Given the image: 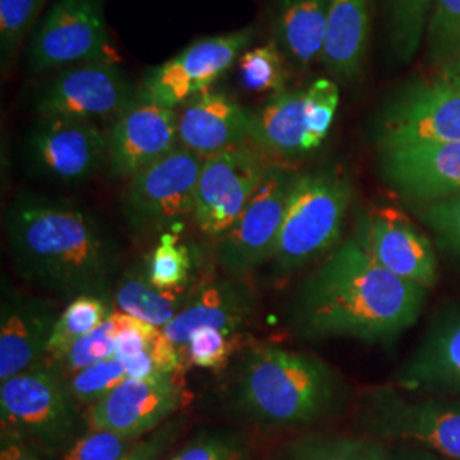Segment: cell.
<instances>
[{
	"label": "cell",
	"mask_w": 460,
	"mask_h": 460,
	"mask_svg": "<svg viewBox=\"0 0 460 460\" xmlns=\"http://www.w3.org/2000/svg\"><path fill=\"white\" fill-rule=\"evenodd\" d=\"M268 167L263 152L246 146L207 157L195 195L198 227L210 237H224L244 212Z\"/></svg>",
	"instance_id": "cell-13"
},
{
	"label": "cell",
	"mask_w": 460,
	"mask_h": 460,
	"mask_svg": "<svg viewBox=\"0 0 460 460\" xmlns=\"http://www.w3.org/2000/svg\"><path fill=\"white\" fill-rule=\"evenodd\" d=\"M363 427L380 440L423 447L447 459L460 460V397H410L394 387L365 395Z\"/></svg>",
	"instance_id": "cell-6"
},
{
	"label": "cell",
	"mask_w": 460,
	"mask_h": 460,
	"mask_svg": "<svg viewBox=\"0 0 460 460\" xmlns=\"http://www.w3.org/2000/svg\"><path fill=\"white\" fill-rule=\"evenodd\" d=\"M307 106V128L311 152L321 147L328 137L329 128L340 106V85L332 79H315L305 87Z\"/></svg>",
	"instance_id": "cell-37"
},
{
	"label": "cell",
	"mask_w": 460,
	"mask_h": 460,
	"mask_svg": "<svg viewBox=\"0 0 460 460\" xmlns=\"http://www.w3.org/2000/svg\"><path fill=\"white\" fill-rule=\"evenodd\" d=\"M252 315V294L235 279H222L198 290L165 328L167 340L180 349L199 329L237 332Z\"/></svg>",
	"instance_id": "cell-22"
},
{
	"label": "cell",
	"mask_w": 460,
	"mask_h": 460,
	"mask_svg": "<svg viewBox=\"0 0 460 460\" xmlns=\"http://www.w3.org/2000/svg\"><path fill=\"white\" fill-rule=\"evenodd\" d=\"M351 197V182L340 167L298 174L271 258L275 271L292 273L328 256L341 237Z\"/></svg>",
	"instance_id": "cell-4"
},
{
	"label": "cell",
	"mask_w": 460,
	"mask_h": 460,
	"mask_svg": "<svg viewBox=\"0 0 460 460\" xmlns=\"http://www.w3.org/2000/svg\"><path fill=\"white\" fill-rule=\"evenodd\" d=\"M0 460H58V456L14 429L2 427Z\"/></svg>",
	"instance_id": "cell-41"
},
{
	"label": "cell",
	"mask_w": 460,
	"mask_h": 460,
	"mask_svg": "<svg viewBox=\"0 0 460 460\" xmlns=\"http://www.w3.org/2000/svg\"><path fill=\"white\" fill-rule=\"evenodd\" d=\"M113 317L115 357L123 363L128 378H180L181 349L167 340L163 329L118 309H113Z\"/></svg>",
	"instance_id": "cell-25"
},
{
	"label": "cell",
	"mask_w": 460,
	"mask_h": 460,
	"mask_svg": "<svg viewBox=\"0 0 460 460\" xmlns=\"http://www.w3.org/2000/svg\"><path fill=\"white\" fill-rule=\"evenodd\" d=\"M416 215L433 232L437 244L460 261V193L418 207Z\"/></svg>",
	"instance_id": "cell-39"
},
{
	"label": "cell",
	"mask_w": 460,
	"mask_h": 460,
	"mask_svg": "<svg viewBox=\"0 0 460 460\" xmlns=\"http://www.w3.org/2000/svg\"><path fill=\"white\" fill-rule=\"evenodd\" d=\"M47 0H0V57L7 72Z\"/></svg>",
	"instance_id": "cell-34"
},
{
	"label": "cell",
	"mask_w": 460,
	"mask_h": 460,
	"mask_svg": "<svg viewBox=\"0 0 460 460\" xmlns=\"http://www.w3.org/2000/svg\"><path fill=\"white\" fill-rule=\"evenodd\" d=\"M370 41V0H331L323 66L338 83L362 75Z\"/></svg>",
	"instance_id": "cell-23"
},
{
	"label": "cell",
	"mask_w": 460,
	"mask_h": 460,
	"mask_svg": "<svg viewBox=\"0 0 460 460\" xmlns=\"http://www.w3.org/2000/svg\"><path fill=\"white\" fill-rule=\"evenodd\" d=\"M165 460H241V450L226 438H201Z\"/></svg>",
	"instance_id": "cell-42"
},
{
	"label": "cell",
	"mask_w": 460,
	"mask_h": 460,
	"mask_svg": "<svg viewBox=\"0 0 460 460\" xmlns=\"http://www.w3.org/2000/svg\"><path fill=\"white\" fill-rule=\"evenodd\" d=\"M290 460H393V450L376 437H313L292 448Z\"/></svg>",
	"instance_id": "cell-30"
},
{
	"label": "cell",
	"mask_w": 460,
	"mask_h": 460,
	"mask_svg": "<svg viewBox=\"0 0 460 460\" xmlns=\"http://www.w3.org/2000/svg\"><path fill=\"white\" fill-rule=\"evenodd\" d=\"M377 154L380 178L412 207L460 193V140L380 148Z\"/></svg>",
	"instance_id": "cell-16"
},
{
	"label": "cell",
	"mask_w": 460,
	"mask_h": 460,
	"mask_svg": "<svg viewBox=\"0 0 460 460\" xmlns=\"http://www.w3.org/2000/svg\"><path fill=\"white\" fill-rule=\"evenodd\" d=\"M395 387L412 394L460 397V304L435 314L399 367Z\"/></svg>",
	"instance_id": "cell-19"
},
{
	"label": "cell",
	"mask_w": 460,
	"mask_h": 460,
	"mask_svg": "<svg viewBox=\"0 0 460 460\" xmlns=\"http://www.w3.org/2000/svg\"><path fill=\"white\" fill-rule=\"evenodd\" d=\"M26 58L34 74L113 62L102 0H57L34 30Z\"/></svg>",
	"instance_id": "cell-9"
},
{
	"label": "cell",
	"mask_w": 460,
	"mask_h": 460,
	"mask_svg": "<svg viewBox=\"0 0 460 460\" xmlns=\"http://www.w3.org/2000/svg\"><path fill=\"white\" fill-rule=\"evenodd\" d=\"M203 161L178 146L130 178L121 195V208L133 229L172 232L186 217H193Z\"/></svg>",
	"instance_id": "cell-8"
},
{
	"label": "cell",
	"mask_w": 460,
	"mask_h": 460,
	"mask_svg": "<svg viewBox=\"0 0 460 460\" xmlns=\"http://www.w3.org/2000/svg\"><path fill=\"white\" fill-rule=\"evenodd\" d=\"M116 353V323L113 311L108 319L89 334L83 336L75 345L66 351V357L55 365H49L62 377L75 376L84 368L96 365L115 357Z\"/></svg>",
	"instance_id": "cell-33"
},
{
	"label": "cell",
	"mask_w": 460,
	"mask_h": 460,
	"mask_svg": "<svg viewBox=\"0 0 460 460\" xmlns=\"http://www.w3.org/2000/svg\"><path fill=\"white\" fill-rule=\"evenodd\" d=\"M353 239L382 268L427 290L438 281V260L425 234L393 207L358 212Z\"/></svg>",
	"instance_id": "cell-15"
},
{
	"label": "cell",
	"mask_w": 460,
	"mask_h": 460,
	"mask_svg": "<svg viewBox=\"0 0 460 460\" xmlns=\"http://www.w3.org/2000/svg\"><path fill=\"white\" fill-rule=\"evenodd\" d=\"M184 397L180 378H127L87 408L85 423L91 429L142 440L181 408Z\"/></svg>",
	"instance_id": "cell-18"
},
{
	"label": "cell",
	"mask_w": 460,
	"mask_h": 460,
	"mask_svg": "<svg viewBox=\"0 0 460 460\" xmlns=\"http://www.w3.org/2000/svg\"><path fill=\"white\" fill-rule=\"evenodd\" d=\"M437 0H385L389 49L399 64H408L425 43Z\"/></svg>",
	"instance_id": "cell-28"
},
{
	"label": "cell",
	"mask_w": 460,
	"mask_h": 460,
	"mask_svg": "<svg viewBox=\"0 0 460 460\" xmlns=\"http://www.w3.org/2000/svg\"><path fill=\"white\" fill-rule=\"evenodd\" d=\"M380 148L460 140V84L445 74L401 85L374 119Z\"/></svg>",
	"instance_id": "cell-7"
},
{
	"label": "cell",
	"mask_w": 460,
	"mask_h": 460,
	"mask_svg": "<svg viewBox=\"0 0 460 460\" xmlns=\"http://www.w3.org/2000/svg\"><path fill=\"white\" fill-rule=\"evenodd\" d=\"M442 74H445L447 77H450L452 81H456V83L460 84V62H457L456 66L445 68V70H442Z\"/></svg>",
	"instance_id": "cell-45"
},
{
	"label": "cell",
	"mask_w": 460,
	"mask_h": 460,
	"mask_svg": "<svg viewBox=\"0 0 460 460\" xmlns=\"http://www.w3.org/2000/svg\"><path fill=\"white\" fill-rule=\"evenodd\" d=\"M113 307L108 296H83L70 300L60 313L49 338L45 365H55L83 336L101 326Z\"/></svg>",
	"instance_id": "cell-29"
},
{
	"label": "cell",
	"mask_w": 460,
	"mask_h": 460,
	"mask_svg": "<svg viewBox=\"0 0 460 460\" xmlns=\"http://www.w3.org/2000/svg\"><path fill=\"white\" fill-rule=\"evenodd\" d=\"M249 138L258 150L273 157L294 159L309 154L305 89H283L271 94L254 111Z\"/></svg>",
	"instance_id": "cell-24"
},
{
	"label": "cell",
	"mask_w": 460,
	"mask_h": 460,
	"mask_svg": "<svg viewBox=\"0 0 460 460\" xmlns=\"http://www.w3.org/2000/svg\"><path fill=\"white\" fill-rule=\"evenodd\" d=\"M127 378L128 376L121 360L118 357H111L66 378V385L81 406L91 408Z\"/></svg>",
	"instance_id": "cell-36"
},
{
	"label": "cell",
	"mask_w": 460,
	"mask_h": 460,
	"mask_svg": "<svg viewBox=\"0 0 460 460\" xmlns=\"http://www.w3.org/2000/svg\"><path fill=\"white\" fill-rule=\"evenodd\" d=\"M331 0H277L275 43L285 60L307 70L323 57Z\"/></svg>",
	"instance_id": "cell-26"
},
{
	"label": "cell",
	"mask_w": 460,
	"mask_h": 460,
	"mask_svg": "<svg viewBox=\"0 0 460 460\" xmlns=\"http://www.w3.org/2000/svg\"><path fill=\"white\" fill-rule=\"evenodd\" d=\"M239 340L241 336L224 329H199L184 346L186 358L199 368H222L234 355Z\"/></svg>",
	"instance_id": "cell-40"
},
{
	"label": "cell",
	"mask_w": 460,
	"mask_h": 460,
	"mask_svg": "<svg viewBox=\"0 0 460 460\" xmlns=\"http://www.w3.org/2000/svg\"><path fill=\"white\" fill-rule=\"evenodd\" d=\"M191 260L188 249L180 243L178 234L165 232L148 258V279L161 290L186 287Z\"/></svg>",
	"instance_id": "cell-35"
},
{
	"label": "cell",
	"mask_w": 460,
	"mask_h": 460,
	"mask_svg": "<svg viewBox=\"0 0 460 460\" xmlns=\"http://www.w3.org/2000/svg\"><path fill=\"white\" fill-rule=\"evenodd\" d=\"M2 427L62 454L81 433V404L66 378L41 363L0 384Z\"/></svg>",
	"instance_id": "cell-5"
},
{
	"label": "cell",
	"mask_w": 460,
	"mask_h": 460,
	"mask_svg": "<svg viewBox=\"0 0 460 460\" xmlns=\"http://www.w3.org/2000/svg\"><path fill=\"white\" fill-rule=\"evenodd\" d=\"M296 176L288 165L270 164L244 212L220 237L217 254L227 273L243 277L271 261Z\"/></svg>",
	"instance_id": "cell-10"
},
{
	"label": "cell",
	"mask_w": 460,
	"mask_h": 460,
	"mask_svg": "<svg viewBox=\"0 0 460 460\" xmlns=\"http://www.w3.org/2000/svg\"><path fill=\"white\" fill-rule=\"evenodd\" d=\"M428 64L440 72L460 62V0H437L425 38Z\"/></svg>",
	"instance_id": "cell-31"
},
{
	"label": "cell",
	"mask_w": 460,
	"mask_h": 460,
	"mask_svg": "<svg viewBox=\"0 0 460 460\" xmlns=\"http://www.w3.org/2000/svg\"><path fill=\"white\" fill-rule=\"evenodd\" d=\"M393 460H450L423 447L401 444L393 450Z\"/></svg>",
	"instance_id": "cell-44"
},
{
	"label": "cell",
	"mask_w": 460,
	"mask_h": 460,
	"mask_svg": "<svg viewBox=\"0 0 460 460\" xmlns=\"http://www.w3.org/2000/svg\"><path fill=\"white\" fill-rule=\"evenodd\" d=\"M5 237L28 285L68 300L108 296L119 247L89 210L66 199L19 197L5 217Z\"/></svg>",
	"instance_id": "cell-2"
},
{
	"label": "cell",
	"mask_w": 460,
	"mask_h": 460,
	"mask_svg": "<svg viewBox=\"0 0 460 460\" xmlns=\"http://www.w3.org/2000/svg\"><path fill=\"white\" fill-rule=\"evenodd\" d=\"M252 38L254 30L246 28L198 40L171 60L154 66L144 77L137 96L176 110L208 91L241 58Z\"/></svg>",
	"instance_id": "cell-12"
},
{
	"label": "cell",
	"mask_w": 460,
	"mask_h": 460,
	"mask_svg": "<svg viewBox=\"0 0 460 460\" xmlns=\"http://www.w3.org/2000/svg\"><path fill=\"white\" fill-rule=\"evenodd\" d=\"M343 384L328 363L313 355L263 346L244 362L237 402L270 425H302L332 411Z\"/></svg>",
	"instance_id": "cell-3"
},
{
	"label": "cell",
	"mask_w": 460,
	"mask_h": 460,
	"mask_svg": "<svg viewBox=\"0 0 460 460\" xmlns=\"http://www.w3.org/2000/svg\"><path fill=\"white\" fill-rule=\"evenodd\" d=\"M137 442L119 433L87 428V431L58 454V460H121Z\"/></svg>",
	"instance_id": "cell-38"
},
{
	"label": "cell",
	"mask_w": 460,
	"mask_h": 460,
	"mask_svg": "<svg viewBox=\"0 0 460 460\" xmlns=\"http://www.w3.org/2000/svg\"><path fill=\"white\" fill-rule=\"evenodd\" d=\"M26 157L49 181H89L108 161V135L93 121L41 118L26 137Z\"/></svg>",
	"instance_id": "cell-14"
},
{
	"label": "cell",
	"mask_w": 460,
	"mask_h": 460,
	"mask_svg": "<svg viewBox=\"0 0 460 460\" xmlns=\"http://www.w3.org/2000/svg\"><path fill=\"white\" fill-rule=\"evenodd\" d=\"M108 135V174L130 180L137 172L163 159L180 146L178 113L147 99L132 104L113 119Z\"/></svg>",
	"instance_id": "cell-17"
},
{
	"label": "cell",
	"mask_w": 460,
	"mask_h": 460,
	"mask_svg": "<svg viewBox=\"0 0 460 460\" xmlns=\"http://www.w3.org/2000/svg\"><path fill=\"white\" fill-rule=\"evenodd\" d=\"M239 75L243 85L254 93L277 94L287 89L285 57L277 43L246 49L239 58Z\"/></svg>",
	"instance_id": "cell-32"
},
{
	"label": "cell",
	"mask_w": 460,
	"mask_h": 460,
	"mask_svg": "<svg viewBox=\"0 0 460 460\" xmlns=\"http://www.w3.org/2000/svg\"><path fill=\"white\" fill-rule=\"evenodd\" d=\"M254 111L224 93L205 91L182 104L178 115L180 146L201 159L244 146Z\"/></svg>",
	"instance_id": "cell-21"
},
{
	"label": "cell",
	"mask_w": 460,
	"mask_h": 460,
	"mask_svg": "<svg viewBox=\"0 0 460 460\" xmlns=\"http://www.w3.org/2000/svg\"><path fill=\"white\" fill-rule=\"evenodd\" d=\"M427 296V288L382 268L351 237L302 281L292 319L307 338L393 343L416 324Z\"/></svg>",
	"instance_id": "cell-1"
},
{
	"label": "cell",
	"mask_w": 460,
	"mask_h": 460,
	"mask_svg": "<svg viewBox=\"0 0 460 460\" xmlns=\"http://www.w3.org/2000/svg\"><path fill=\"white\" fill-rule=\"evenodd\" d=\"M60 313L45 298L4 288L0 309V382L41 365Z\"/></svg>",
	"instance_id": "cell-20"
},
{
	"label": "cell",
	"mask_w": 460,
	"mask_h": 460,
	"mask_svg": "<svg viewBox=\"0 0 460 460\" xmlns=\"http://www.w3.org/2000/svg\"><path fill=\"white\" fill-rule=\"evenodd\" d=\"M181 421L164 423L163 427L152 431L146 438L138 440L127 457L121 460H159L163 457L167 447L178 437Z\"/></svg>",
	"instance_id": "cell-43"
},
{
	"label": "cell",
	"mask_w": 460,
	"mask_h": 460,
	"mask_svg": "<svg viewBox=\"0 0 460 460\" xmlns=\"http://www.w3.org/2000/svg\"><path fill=\"white\" fill-rule=\"evenodd\" d=\"M191 294L181 288L161 290L148 279V261H137L119 279H116L115 304L118 311L165 328L178 314L181 313Z\"/></svg>",
	"instance_id": "cell-27"
},
{
	"label": "cell",
	"mask_w": 460,
	"mask_h": 460,
	"mask_svg": "<svg viewBox=\"0 0 460 460\" xmlns=\"http://www.w3.org/2000/svg\"><path fill=\"white\" fill-rule=\"evenodd\" d=\"M128 77L113 62L81 64L58 70L38 93L36 113L41 118L81 121L116 119L137 98Z\"/></svg>",
	"instance_id": "cell-11"
}]
</instances>
